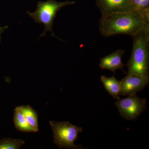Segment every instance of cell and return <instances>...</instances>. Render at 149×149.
Segmentation results:
<instances>
[{
	"mask_svg": "<svg viewBox=\"0 0 149 149\" xmlns=\"http://www.w3.org/2000/svg\"><path fill=\"white\" fill-rule=\"evenodd\" d=\"M99 30L105 37L118 35L135 37L149 30V8L141 11L116 13L102 16Z\"/></svg>",
	"mask_w": 149,
	"mask_h": 149,
	"instance_id": "obj_1",
	"label": "cell"
},
{
	"mask_svg": "<svg viewBox=\"0 0 149 149\" xmlns=\"http://www.w3.org/2000/svg\"><path fill=\"white\" fill-rule=\"evenodd\" d=\"M133 49L127 63V74L149 76V30L133 37Z\"/></svg>",
	"mask_w": 149,
	"mask_h": 149,
	"instance_id": "obj_2",
	"label": "cell"
},
{
	"mask_svg": "<svg viewBox=\"0 0 149 149\" xmlns=\"http://www.w3.org/2000/svg\"><path fill=\"white\" fill-rule=\"evenodd\" d=\"M74 3V2L69 1L58 2L54 0H49L46 2H38L37 10L35 12H27V13L37 23H42L45 25V30L40 38L45 36L48 31H50L52 35L56 37L54 35L52 29L57 13L65 6L73 4Z\"/></svg>",
	"mask_w": 149,
	"mask_h": 149,
	"instance_id": "obj_3",
	"label": "cell"
},
{
	"mask_svg": "<svg viewBox=\"0 0 149 149\" xmlns=\"http://www.w3.org/2000/svg\"><path fill=\"white\" fill-rule=\"evenodd\" d=\"M53 132L54 142L60 148L84 149L81 145H75L74 141L79 133L83 131L81 127L72 125L68 121L58 122L50 121Z\"/></svg>",
	"mask_w": 149,
	"mask_h": 149,
	"instance_id": "obj_4",
	"label": "cell"
},
{
	"mask_svg": "<svg viewBox=\"0 0 149 149\" xmlns=\"http://www.w3.org/2000/svg\"><path fill=\"white\" fill-rule=\"evenodd\" d=\"M115 105L120 116L127 120H134L138 117L146 107V100L137 95L128 96L123 99H118Z\"/></svg>",
	"mask_w": 149,
	"mask_h": 149,
	"instance_id": "obj_5",
	"label": "cell"
},
{
	"mask_svg": "<svg viewBox=\"0 0 149 149\" xmlns=\"http://www.w3.org/2000/svg\"><path fill=\"white\" fill-rule=\"evenodd\" d=\"M149 76H141L134 74H127L120 81L119 95L132 96L136 95L148 84Z\"/></svg>",
	"mask_w": 149,
	"mask_h": 149,
	"instance_id": "obj_6",
	"label": "cell"
},
{
	"mask_svg": "<svg viewBox=\"0 0 149 149\" xmlns=\"http://www.w3.org/2000/svg\"><path fill=\"white\" fill-rule=\"evenodd\" d=\"M96 1L102 16L133 11L131 0H96Z\"/></svg>",
	"mask_w": 149,
	"mask_h": 149,
	"instance_id": "obj_7",
	"label": "cell"
},
{
	"mask_svg": "<svg viewBox=\"0 0 149 149\" xmlns=\"http://www.w3.org/2000/svg\"><path fill=\"white\" fill-rule=\"evenodd\" d=\"M125 54V50L122 49L117 50L113 53L101 59L99 66L103 69L109 70L114 73L118 69L123 70L125 64L122 62V57Z\"/></svg>",
	"mask_w": 149,
	"mask_h": 149,
	"instance_id": "obj_8",
	"label": "cell"
},
{
	"mask_svg": "<svg viewBox=\"0 0 149 149\" xmlns=\"http://www.w3.org/2000/svg\"><path fill=\"white\" fill-rule=\"evenodd\" d=\"M100 80L106 90L113 98L120 99L118 95L120 91V81L117 80L114 76L110 77L102 76Z\"/></svg>",
	"mask_w": 149,
	"mask_h": 149,
	"instance_id": "obj_9",
	"label": "cell"
},
{
	"mask_svg": "<svg viewBox=\"0 0 149 149\" xmlns=\"http://www.w3.org/2000/svg\"><path fill=\"white\" fill-rule=\"evenodd\" d=\"M14 123L17 130L23 132H34L24 117L19 107H17L14 110Z\"/></svg>",
	"mask_w": 149,
	"mask_h": 149,
	"instance_id": "obj_10",
	"label": "cell"
},
{
	"mask_svg": "<svg viewBox=\"0 0 149 149\" xmlns=\"http://www.w3.org/2000/svg\"><path fill=\"white\" fill-rule=\"evenodd\" d=\"M19 107L27 123L34 130V132H38L39 130L38 118L37 112L29 105L21 106Z\"/></svg>",
	"mask_w": 149,
	"mask_h": 149,
	"instance_id": "obj_11",
	"label": "cell"
},
{
	"mask_svg": "<svg viewBox=\"0 0 149 149\" xmlns=\"http://www.w3.org/2000/svg\"><path fill=\"white\" fill-rule=\"evenodd\" d=\"M24 143L20 139L4 138L0 140V149H18Z\"/></svg>",
	"mask_w": 149,
	"mask_h": 149,
	"instance_id": "obj_12",
	"label": "cell"
},
{
	"mask_svg": "<svg viewBox=\"0 0 149 149\" xmlns=\"http://www.w3.org/2000/svg\"><path fill=\"white\" fill-rule=\"evenodd\" d=\"M8 28V26L0 27V42H1V35L2 34L3 32H4L5 30L7 29Z\"/></svg>",
	"mask_w": 149,
	"mask_h": 149,
	"instance_id": "obj_13",
	"label": "cell"
}]
</instances>
